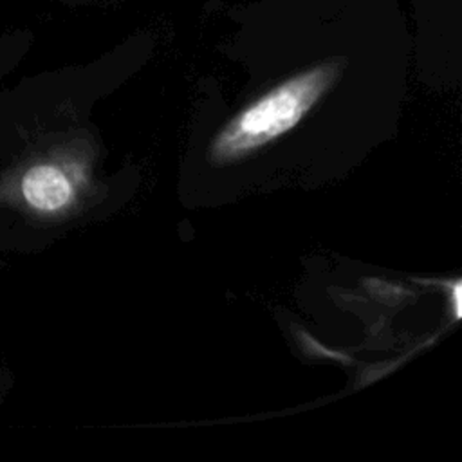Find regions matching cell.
Returning <instances> with one entry per match:
<instances>
[{
  "label": "cell",
  "instance_id": "cell-1",
  "mask_svg": "<svg viewBox=\"0 0 462 462\" xmlns=\"http://www.w3.org/2000/svg\"><path fill=\"white\" fill-rule=\"evenodd\" d=\"M341 70L343 61H323L271 88L215 137L211 161L222 164L240 159L292 128L336 83Z\"/></svg>",
  "mask_w": 462,
  "mask_h": 462
},
{
  "label": "cell",
  "instance_id": "cell-2",
  "mask_svg": "<svg viewBox=\"0 0 462 462\" xmlns=\"http://www.w3.org/2000/svg\"><path fill=\"white\" fill-rule=\"evenodd\" d=\"M78 168L61 155L36 157L13 170L0 182V200L36 217L65 213L76 200Z\"/></svg>",
  "mask_w": 462,
  "mask_h": 462
}]
</instances>
